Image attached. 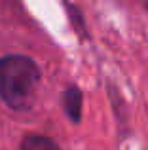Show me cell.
Masks as SVG:
<instances>
[{"instance_id": "7a4b0ae2", "label": "cell", "mask_w": 148, "mask_h": 150, "mask_svg": "<svg viewBox=\"0 0 148 150\" xmlns=\"http://www.w3.org/2000/svg\"><path fill=\"white\" fill-rule=\"evenodd\" d=\"M63 105L67 110V116L70 118L74 124H78L82 118V91L76 86H68L63 95Z\"/></svg>"}, {"instance_id": "3957f363", "label": "cell", "mask_w": 148, "mask_h": 150, "mask_svg": "<svg viewBox=\"0 0 148 150\" xmlns=\"http://www.w3.org/2000/svg\"><path fill=\"white\" fill-rule=\"evenodd\" d=\"M19 150H61L49 137L40 135V133H29L21 141Z\"/></svg>"}, {"instance_id": "6da1fadb", "label": "cell", "mask_w": 148, "mask_h": 150, "mask_svg": "<svg viewBox=\"0 0 148 150\" xmlns=\"http://www.w3.org/2000/svg\"><path fill=\"white\" fill-rule=\"evenodd\" d=\"M40 69L27 55L0 59V99L13 110H29L40 86Z\"/></svg>"}]
</instances>
